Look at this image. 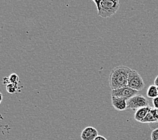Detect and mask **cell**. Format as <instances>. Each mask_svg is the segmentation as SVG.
I'll use <instances>...</instances> for the list:
<instances>
[{"mask_svg": "<svg viewBox=\"0 0 158 140\" xmlns=\"http://www.w3.org/2000/svg\"><path fill=\"white\" fill-rule=\"evenodd\" d=\"M128 87L139 92L143 90L145 84L142 77L136 70H131L128 79Z\"/></svg>", "mask_w": 158, "mask_h": 140, "instance_id": "obj_3", "label": "cell"}, {"mask_svg": "<svg viewBox=\"0 0 158 140\" xmlns=\"http://www.w3.org/2000/svg\"><path fill=\"white\" fill-rule=\"evenodd\" d=\"M94 140H107V139L102 135H98Z\"/></svg>", "mask_w": 158, "mask_h": 140, "instance_id": "obj_16", "label": "cell"}, {"mask_svg": "<svg viewBox=\"0 0 158 140\" xmlns=\"http://www.w3.org/2000/svg\"><path fill=\"white\" fill-rule=\"evenodd\" d=\"M147 96L151 98H155L158 96V92H157V87L155 85H151L148 89L147 91Z\"/></svg>", "mask_w": 158, "mask_h": 140, "instance_id": "obj_9", "label": "cell"}, {"mask_svg": "<svg viewBox=\"0 0 158 140\" xmlns=\"http://www.w3.org/2000/svg\"><path fill=\"white\" fill-rule=\"evenodd\" d=\"M153 104L154 108L158 109V96L153 99Z\"/></svg>", "mask_w": 158, "mask_h": 140, "instance_id": "obj_15", "label": "cell"}, {"mask_svg": "<svg viewBox=\"0 0 158 140\" xmlns=\"http://www.w3.org/2000/svg\"><path fill=\"white\" fill-rule=\"evenodd\" d=\"M154 85L158 88V75H157V77L155 79V81H154Z\"/></svg>", "mask_w": 158, "mask_h": 140, "instance_id": "obj_17", "label": "cell"}, {"mask_svg": "<svg viewBox=\"0 0 158 140\" xmlns=\"http://www.w3.org/2000/svg\"><path fill=\"white\" fill-rule=\"evenodd\" d=\"M112 105L116 111H123L127 109V100L115 96L111 97Z\"/></svg>", "mask_w": 158, "mask_h": 140, "instance_id": "obj_7", "label": "cell"}, {"mask_svg": "<svg viewBox=\"0 0 158 140\" xmlns=\"http://www.w3.org/2000/svg\"><path fill=\"white\" fill-rule=\"evenodd\" d=\"M138 94V91L135 90L129 87H124V88L113 90L111 91V96L117 98H123L128 100L130 98Z\"/></svg>", "mask_w": 158, "mask_h": 140, "instance_id": "obj_5", "label": "cell"}, {"mask_svg": "<svg viewBox=\"0 0 158 140\" xmlns=\"http://www.w3.org/2000/svg\"><path fill=\"white\" fill-rule=\"evenodd\" d=\"M157 140H158V139H157Z\"/></svg>", "mask_w": 158, "mask_h": 140, "instance_id": "obj_20", "label": "cell"}, {"mask_svg": "<svg viewBox=\"0 0 158 140\" xmlns=\"http://www.w3.org/2000/svg\"><path fill=\"white\" fill-rule=\"evenodd\" d=\"M131 69L120 66L114 67L109 75V84L112 90L124 88L128 86V79Z\"/></svg>", "mask_w": 158, "mask_h": 140, "instance_id": "obj_1", "label": "cell"}, {"mask_svg": "<svg viewBox=\"0 0 158 140\" xmlns=\"http://www.w3.org/2000/svg\"><path fill=\"white\" fill-rule=\"evenodd\" d=\"M152 107L150 106L145 107H143L137 109L134 115V119L138 122H141L144 119L145 117L148 115V113L151 111Z\"/></svg>", "mask_w": 158, "mask_h": 140, "instance_id": "obj_8", "label": "cell"}, {"mask_svg": "<svg viewBox=\"0 0 158 140\" xmlns=\"http://www.w3.org/2000/svg\"><path fill=\"white\" fill-rule=\"evenodd\" d=\"M152 140H157L158 139V128L153 129L151 135Z\"/></svg>", "mask_w": 158, "mask_h": 140, "instance_id": "obj_13", "label": "cell"}, {"mask_svg": "<svg viewBox=\"0 0 158 140\" xmlns=\"http://www.w3.org/2000/svg\"><path fill=\"white\" fill-rule=\"evenodd\" d=\"M149 100L142 94H137L127 100V109L135 110L148 107Z\"/></svg>", "mask_w": 158, "mask_h": 140, "instance_id": "obj_4", "label": "cell"}, {"mask_svg": "<svg viewBox=\"0 0 158 140\" xmlns=\"http://www.w3.org/2000/svg\"><path fill=\"white\" fill-rule=\"evenodd\" d=\"M151 112L152 113V115H153L154 118L156 119V120L157 121L158 123V109L157 108H152L151 110Z\"/></svg>", "mask_w": 158, "mask_h": 140, "instance_id": "obj_14", "label": "cell"}, {"mask_svg": "<svg viewBox=\"0 0 158 140\" xmlns=\"http://www.w3.org/2000/svg\"><path fill=\"white\" fill-rule=\"evenodd\" d=\"M98 135V131L96 128L87 127L82 131L81 138L82 140H94Z\"/></svg>", "mask_w": 158, "mask_h": 140, "instance_id": "obj_6", "label": "cell"}, {"mask_svg": "<svg viewBox=\"0 0 158 140\" xmlns=\"http://www.w3.org/2000/svg\"><path fill=\"white\" fill-rule=\"evenodd\" d=\"M8 82L9 84L11 83V84L18 85V84L20 83V78L16 74H12L8 77Z\"/></svg>", "mask_w": 158, "mask_h": 140, "instance_id": "obj_12", "label": "cell"}, {"mask_svg": "<svg viewBox=\"0 0 158 140\" xmlns=\"http://www.w3.org/2000/svg\"><path fill=\"white\" fill-rule=\"evenodd\" d=\"M141 123H149V124H152V123H157V121L156 120V119L154 118L153 115H152V113L151 112V111H150V112L148 113V115H147L145 117L144 119L143 120Z\"/></svg>", "mask_w": 158, "mask_h": 140, "instance_id": "obj_11", "label": "cell"}, {"mask_svg": "<svg viewBox=\"0 0 158 140\" xmlns=\"http://www.w3.org/2000/svg\"><path fill=\"white\" fill-rule=\"evenodd\" d=\"M99 16L108 18L114 15L118 10L120 2L118 0H94Z\"/></svg>", "mask_w": 158, "mask_h": 140, "instance_id": "obj_2", "label": "cell"}, {"mask_svg": "<svg viewBox=\"0 0 158 140\" xmlns=\"http://www.w3.org/2000/svg\"><path fill=\"white\" fill-rule=\"evenodd\" d=\"M6 90L9 94H16L20 92V88L18 85L11 84V83L6 86Z\"/></svg>", "mask_w": 158, "mask_h": 140, "instance_id": "obj_10", "label": "cell"}, {"mask_svg": "<svg viewBox=\"0 0 158 140\" xmlns=\"http://www.w3.org/2000/svg\"><path fill=\"white\" fill-rule=\"evenodd\" d=\"M157 92H158V88H157Z\"/></svg>", "mask_w": 158, "mask_h": 140, "instance_id": "obj_19", "label": "cell"}, {"mask_svg": "<svg viewBox=\"0 0 158 140\" xmlns=\"http://www.w3.org/2000/svg\"><path fill=\"white\" fill-rule=\"evenodd\" d=\"M2 99H3V94H2V93H1V100H0V103L2 102Z\"/></svg>", "mask_w": 158, "mask_h": 140, "instance_id": "obj_18", "label": "cell"}]
</instances>
